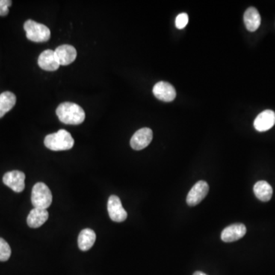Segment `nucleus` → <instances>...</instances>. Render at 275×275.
<instances>
[{"label": "nucleus", "instance_id": "1", "mask_svg": "<svg viewBox=\"0 0 275 275\" xmlns=\"http://www.w3.org/2000/svg\"><path fill=\"white\" fill-rule=\"evenodd\" d=\"M59 120L66 125H79L85 120L86 114L82 107L75 102H65L56 110Z\"/></svg>", "mask_w": 275, "mask_h": 275}, {"label": "nucleus", "instance_id": "2", "mask_svg": "<svg viewBox=\"0 0 275 275\" xmlns=\"http://www.w3.org/2000/svg\"><path fill=\"white\" fill-rule=\"evenodd\" d=\"M44 143L50 150L58 152L72 149L75 145V140L70 132L64 129H60L57 132L48 134L45 137Z\"/></svg>", "mask_w": 275, "mask_h": 275}, {"label": "nucleus", "instance_id": "3", "mask_svg": "<svg viewBox=\"0 0 275 275\" xmlns=\"http://www.w3.org/2000/svg\"><path fill=\"white\" fill-rule=\"evenodd\" d=\"M52 202V193L44 183L35 184L31 191V203L35 208L47 210Z\"/></svg>", "mask_w": 275, "mask_h": 275}, {"label": "nucleus", "instance_id": "4", "mask_svg": "<svg viewBox=\"0 0 275 275\" xmlns=\"http://www.w3.org/2000/svg\"><path fill=\"white\" fill-rule=\"evenodd\" d=\"M24 29L28 40L34 42H48L51 37V31L46 25L32 20H28L24 24Z\"/></svg>", "mask_w": 275, "mask_h": 275}, {"label": "nucleus", "instance_id": "5", "mask_svg": "<svg viewBox=\"0 0 275 275\" xmlns=\"http://www.w3.org/2000/svg\"><path fill=\"white\" fill-rule=\"evenodd\" d=\"M153 131L149 128L138 130L131 137L130 145L134 150L140 151L146 149L152 143Z\"/></svg>", "mask_w": 275, "mask_h": 275}, {"label": "nucleus", "instance_id": "6", "mask_svg": "<svg viewBox=\"0 0 275 275\" xmlns=\"http://www.w3.org/2000/svg\"><path fill=\"white\" fill-rule=\"evenodd\" d=\"M107 209L110 219L116 223L125 221L128 217L126 211L122 207L120 199L116 195H112L109 198Z\"/></svg>", "mask_w": 275, "mask_h": 275}, {"label": "nucleus", "instance_id": "7", "mask_svg": "<svg viewBox=\"0 0 275 275\" xmlns=\"http://www.w3.org/2000/svg\"><path fill=\"white\" fill-rule=\"evenodd\" d=\"M209 185L204 181H199L192 187L187 196V203L190 207L199 204L208 195Z\"/></svg>", "mask_w": 275, "mask_h": 275}, {"label": "nucleus", "instance_id": "8", "mask_svg": "<svg viewBox=\"0 0 275 275\" xmlns=\"http://www.w3.org/2000/svg\"><path fill=\"white\" fill-rule=\"evenodd\" d=\"M25 175L19 170H13L4 175L3 181L4 184L16 193H21L25 189Z\"/></svg>", "mask_w": 275, "mask_h": 275}, {"label": "nucleus", "instance_id": "9", "mask_svg": "<svg viewBox=\"0 0 275 275\" xmlns=\"http://www.w3.org/2000/svg\"><path fill=\"white\" fill-rule=\"evenodd\" d=\"M153 93L157 99L164 102H171L175 99L177 95L175 87L164 81L157 83L154 86Z\"/></svg>", "mask_w": 275, "mask_h": 275}, {"label": "nucleus", "instance_id": "10", "mask_svg": "<svg viewBox=\"0 0 275 275\" xmlns=\"http://www.w3.org/2000/svg\"><path fill=\"white\" fill-rule=\"evenodd\" d=\"M39 66L47 72H54L60 66L58 59L56 55L55 51L52 50L44 51L39 56L38 60Z\"/></svg>", "mask_w": 275, "mask_h": 275}, {"label": "nucleus", "instance_id": "11", "mask_svg": "<svg viewBox=\"0 0 275 275\" xmlns=\"http://www.w3.org/2000/svg\"><path fill=\"white\" fill-rule=\"evenodd\" d=\"M246 227L243 223H235L223 229L221 238L225 243H232L245 236L246 234Z\"/></svg>", "mask_w": 275, "mask_h": 275}, {"label": "nucleus", "instance_id": "12", "mask_svg": "<svg viewBox=\"0 0 275 275\" xmlns=\"http://www.w3.org/2000/svg\"><path fill=\"white\" fill-rule=\"evenodd\" d=\"M275 124V113L267 110L260 113L254 122V127L258 131H266L270 129Z\"/></svg>", "mask_w": 275, "mask_h": 275}, {"label": "nucleus", "instance_id": "13", "mask_svg": "<svg viewBox=\"0 0 275 275\" xmlns=\"http://www.w3.org/2000/svg\"><path fill=\"white\" fill-rule=\"evenodd\" d=\"M60 65L66 66L75 61L77 57V51L75 47L69 45H63L57 47L55 51Z\"/></svg>", "mask_w": 275, "mask_h": 275}, {"label": "nucleus", "instance_id": "14", "mask_svg": "<svg viewBox=\"0 0 275 275\" xmlns=\"http://www.w3.org/2000/svg\"><path fill=\"white\" fill-rule=\"evenodd\" d=\"M48 217L49 214L47 210L34 208L28 214L27 223L29 227L36 229L42 226L48 220Z\"/></svg>", "mask_w": 275, "mask_h": 275}, {"label": "nucleus", "instance_id": "15", "mask_svg": "<svg viewBox=\"0 0 275 275\" xmlns=\"http://www.w3.org/2000/svg\"><path fill=\"white\" fill-rule=\"evenodd\" d=\"M244 22L249 31H255L261 25V16L256 9L250 7L244 14Z\"/></svg>", "mask_w": 275, "mask_h": 275}, {"label": "nucleus", "instance_id": "16", "mask_svg": "<svg viewBox=\"0 0 275 275\" xmlns=\"http://www.w3.org/2000/svg\"><path fill=\"white\" fill-rule=\"evenodd\" d=\"M253 190L255 196L260 200L267 202L271 199L273 190L271 186L267 181H258L254 186Z\"/></svg>", "mask_w": 275, "mask_h": 275}, {"label": "nucleus", "instance_id": "17", "mask_svg": "<svg viewBox=\"0 0 275 275\" xmlns=\"http://www.w3.org/2000/svg\"><path fill=\"white\" fill-rule=\"evenodd\" d=\"M96 233L90 229L81 231L78 236V246L81 251H87L91 249L96 242Z\"/></svg>", "mask_w": 275, "mask_h": 275}, {"label": "nucleus", "instance_id": "18", "mask_svg": "<svg viewBox=\"0 0 275 275\" xmlns=\"http://www.w3.org/2000/svg\"><path fill=\"white\" fill-rule=\"evenodd\" d=\"M16 104V96L12 92H4L0 94V118L12 110Z\"/></svg>", "mask_w": 275, "mask_h": 275}, {"label": "nucleus", "instance_id": "19", "mask_svg": "<svg viewBox=\"0 0 275 275\" xmlns=\"http://www.w3.org/2000/svg\"><path fill=\"white\" fill-rule=\"evenodd\" d=\"M11 248L6 240L0 238V261H8L11 256Z\"/></svg>", "mask_w": 275, "mask_h": 275}, {"label": "nucleus", "instance_id": "20", "mask_svg": "<svg viewBox=\"0 0 275 275\" xmlns=\"http://www.w3.org/2000/svg\"><path fill=\"white\" fill-rule=\"evenodd\" d=\"M189 18L187 13H181L177 16L175 20V25L178 29H183L185 28L186 25L188 23Z\"/></svg>", "mask_w": 275, "mask_h": 275}, {"label": "nucleus", "instance_id": "21", "mask_svg": "<svg viewBox=\"0 0 275 275\" xmlns=\"http://www.w3.org/2000/svg\"><path fill=\"white\" fill-rule=\"evenodd\" d=\"M12 6L10 0H0V16H6L9 14V8Z\"/></svg>", "mask_w": 275, "mask_h": 275}, {"label": "nucleus", "instance_id": "22", "mask_svg": "<svg viewBox=\"0 0 275 275\" xmlns=\"http://www.w3.org/2000/svg\"><path fill=\"white\" fill-rule=\"evenodd\" d=\"M193 275H208L205 274V273H204L202 271H196L194 273H193Z\"/></svg>", "mask_w": 275, "mask_h": 275}]
</instances>
